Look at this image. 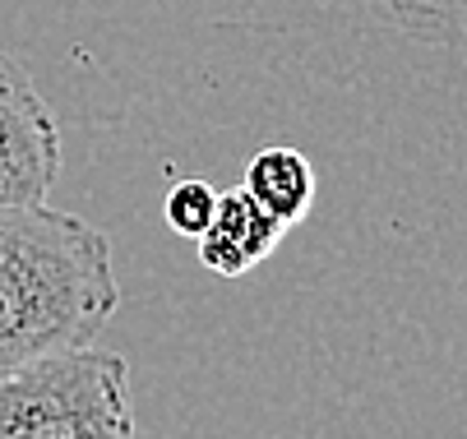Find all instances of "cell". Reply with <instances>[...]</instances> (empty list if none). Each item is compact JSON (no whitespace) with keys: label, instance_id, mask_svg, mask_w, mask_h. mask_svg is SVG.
<instances>
[{"label":"cell","instance_id":"7a4b0ae2","mask_svg":"<svg viewBox=\"0 0 467 439\" xmlns=\"http://www.w3.org/2000/svg\"><path fill=\"white\" fill-rule=\"evenodd\" d=\"M0 439H135L125 356L79 347L0 374Z\"/></svg>","mask_w":467,"mask_h":439},{"label":"cell","instance_id":"277c9868","mask_svg":"<svg viewBox=\"0 0 467 439\" xmlns=\"http://www.w3.org/2000/svg\"><path fill=\"white\" fill-rule=\"evenodd\" d=\"M287 236V222H278L269 209H259L245 190H227L218 199L213 227L199 236V264L218 278H245L254 264H264Z\"/></svg>","mask_w":467,"mask_h":439},{"label":"cell","instance_id":"8992f818","mask_svg":"<svg viewBox=\"0 0 467 439\" xmlns=\"http://www.w3.org/2000/svg\"><path fill=\"white\" fill-rule=\"evenodd\" d=\"M370 15L431 46H467V0H366Z\"/></svg>","mask_w":467,"mask_h":439},{"label":"cell","instance_id":"6da1fadb","mask_svg":"<svg viewBox=\"0 0 467 439\" xmlns=\"http://www.w3.org/2000/svg\"><path fill=\"white\" fill-rule=\"evenodd\" d=\"M120 310L107 236L56 209H0V374L93 347Z\"/></svg>","mask_w":467,"mask_h":439},{"label":"cell","instance_id":"3957f363","mask_svg":"<svg viewBox=\"0 0 467 439\" xmlns=\"http://www.w3.org/2000/svg\"><path fill=\"white\" fill-rule=\"evenodd\" d=\"M60 176V125L33 75L0 51V209H42Z\"/></svg>","mask_w":467,"mask_h":439},{"label":"cell","instance_id":"5b68a950","mask_svg":"<svg viewBox=\"0 0 467 439\" xmlns=\"http://www.w3.org/2000/svg\"><path fill=\"white\" fill-rule=\"evenodd\" d=\"M241 190L259 204L269 209L278 222L296 227L310 204H315V167L306 153L287 148V144H274V148H259L245 167V185Z\"/></svg>","mask_w":467,"mask_h":439},{"label":"cell","instance_id":"52a82bcc","mask_svg":"<svg viewBox=\"0 0 467 439\" xmlns=\"http://www.w3.org/2000/svg\"><path fill=\"white\" fill-rule=\"evenodd\" d=\"M218 190L209 180H199V176H185V180H176L171 190H167V204H162V213H167V227L176 231V236H204L209 227H213V218H218Z\"/></svg>","mask_w":467,"mask_h":439}]
</instances>
